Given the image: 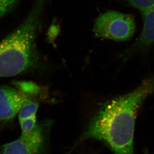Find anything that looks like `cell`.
I'll use <instances>...</instances> for the list:
<instances>
[{
    "label": "cell",
    "instance_id": "obj_6",
    "mask_svg": "<svg viewBox=\"0 0 154 154\" xmlns=\"http://www.w3.org/2000/svg\"><path fill=\"white\" fill-rule=\"evenodd\" d=\"M143 27L135 42L118 55L124 62L137 54L148 50L154 44V6L142 13Z\"/></svg>",
    "mask_w": 154,
    "mask_h": 154
},
{
    "label": "cell",
    "instance_id": "obj_2",
    "mask_svg": "<svg viewBox=\"0 0 154 154\" xmlns=\"http://www.w3.org/2000/svg\"><path fill=\"white\" fill-rule=\"evenodd\" d=\"M45 0H36L23 23L0 42V78L31 71L39 64L35 39Z\"/></svg>",
    "mask_w": 154,
    "mask_h": 154
},
{
    "label": "cell",
    "instance_id": "obj_8",
    "mask_svg": "<svg viewBox=\"0 0 154 154\" xmlns=\"http://www.w3.org/2000/svg\"><path fill=\"white\" fill-rule=\"evenodd\" d=\"M129 6L137 9L141 13L154 6V0H122Z\"/></svg>",
    "mask_w": 154,
    "mask_h": 154
},
{
    "label": "cell",
    "instance_id": "obj_5",
    "mask_svg": "<svg viewBox=\"0 0 154 154\" xmlns=\"http://www.w3.org/2000/svg\"><path fill=\"white\" fill-rule=\"evenodd\" d=\"M32 96L19 88L0 87V121L13 119L26 103L32 100Z\"/></svg>",
    "mask_w": 154,
    "mask_h": 154
},
{
    "label": "cell",
    "instance_id": "obj_1",
    "mask_svg": "<svg viewBox=\"0 0 154 154\" xmlns=\"http://www.w3.org/2000/svg\"><path fill=\"white\" fill-rule=\"evenodd\" d=\"M154 92V74L129 93L107 101L90 119L79 143L101 141L113 154H135L134 133L137 112Z\"/></svg>",
    "mask_w": 154,
    "mask_h": 154
},
{
    "label": "cell",
    "instance_id": "obj_9",
    "mask_svg": "<svg viewBox=\"0 0 154 154\" xmlns=\"http://www.w3.org/2000/svg\"><path fill=\"white\" fill-rule=\"evenodd\" d=\"M16 85L17 88L32 96L36 94L39 92V87L31 82H19Z\"/></svg>",
    "mask_w": 154,
    "mask_h": 154
},
{
    "label": "cell",
    "instance_id": "obj_11",
    "mask_svg": "<svg viewBox=\"0 0 154 154\" xmlns=\"http://www.w3.org/2000/svg\"><path fill=\"white\" fill-rule=\"evenodd\" d=\"M19 0H0V17L15 7Z\"/></svg>",
    "mask_w": 154,
    "mask_h": 154
},
{
    "label": "cell",
    "instance_id": "obj_10",
    "mask_svg": "<svg viewBox=\"0 0 154 154\" xmlns=\"http://www.w3.org/2000/svg\"><path fill=\"white\" fill-rule=\"evenodd\" d=\"M19 121L22 129V134L30 132L38 126L36 123V116L31 117Z\"/></svg>",
    "mask_w": 154,
    "mask_h": 154
},
{
    "label": "cell",
    "instance_id": "obj_4",
    "mask_svg": "<svg viewBox=\"0 0 154 154\" xmlns=\"http://www.w3.org/2000/svg\"><path fill=\"white\" fill-rule=\"evenodd\" d=\"M44 145L43 132L38 125L30 132L22 134L17 139L5 145L1 154H42Z\"/></svg>",
    "mask_w": 154,
    "mask_h": 154
},
{
    "label": "cell",
    "instance_id": "obj_7",
    "mask_svg": "<svg viewBox=\"0 0 154 154\" xmlns=\"http://www.w3.org/2000/svg\"><path fill=\"white\" fill-rule=\"evenodd\" d=\"M38 103L31 100L26 103L18 113L19 121L31 117L36 116L38 108Z\"/></svg>",
    "mask_w": 154,
    "mask_h": 154
},
{
    "label": "cell",
    "instance_id": "obj_3",
    "mask_svg": "<svg viewBox=\"0 0 154 154\" xmlns=\"http://www.w3.org/2000/svg\"><path fill=\"white\" fill-rule=\"evenodd\" d=\"M136 31L133 15L116 11H107L95 20L93 32L97 38L117 42L128 41Z\"/></svg>",
    "mask_w": 154,
    "mask_h": 154
}]
</instances>
